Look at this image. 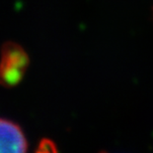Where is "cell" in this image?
Wrapping results in <instances>:
<instances>
[{
  "label": "cell",
  "instance_id": "2",
  "mask_svg": "<svg viewBox=\"0 0 153 153\" xmlns=\"http://www.w3.org/2000/svg\"><path fill=\"white\" fill-rule=\"evenodd\" d=\"M28 142L21 127L7 119L0 118V152H26Z\"/></svg>",
  "mask_w": 153,
  "mask_h": 153
},
{
  "label": "cell",
  "instance_id": "1",
  "mask_svg": "<svg viewBox=\"0 0 153 153\" xmlns=\"http://www.w3.org/2000/svg\"><path fill=\"white\" fill-rule=\"evenodd\" d=\"M29 66V56L18 44H4L0 56V84L11 87L22 81Z\"/></svg>",
  "mask_w": 153,
  "mask_h": 153
}]
</instances>
